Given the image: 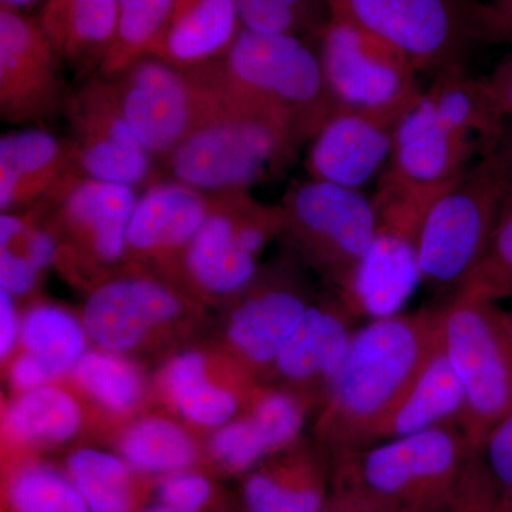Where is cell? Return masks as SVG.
<instances>
[{"instance_id": "1", "label": "cell", "mask_w": 512, "mask_h": 512, "mask_svg": "<svg viewBox=\"0 0 512 512\" xmlns=\"http://www.w3.org/2000/svg\"><path fill=\"white\" fill-rule=\"evenodd\" d=\"M441 319V305L434 303L356 329L316 421L320 444L332 456L369 446L436 346Z\"/></svg>"}, {"instance_id": "2", "label": "cell", "mask_w": 512, "mask_h": 512, "mask_svg": "<svg viewBox=\"0 0 512 512\" xmlns=\"http://www.w3.org/2000/svg\"><path fill=\"white\" fill-rule=\"evenodd\" d=\"M217 86L224 93L220 109L165 158L161 175L165 170V178L205 194L251 190L266 174L284 168L305 138L286 111Z\"/></svg>"}, {"instance_id": "3", "label": "cell", "mask_w": 512, "mask_h": 512, "mask_svg": "<svg viewBox=\"0 0 512 512\" xmlns=\"http://www.w3.org/2000/svg\"><path fill=\"white\" fill-rule=\"evenodd\" d=\"M512 185V137L458 175L433 201L419 245L420 285L436 305L461 292L483 258Z\"/></svg>"}, {"instance_id": "4", "label": "cell", "mask_w": 512, "mask_h": 512, "mask_svg": "<svg viewBox=\"0 0 512 512\" xmlns=\"http://www.w3.org/2000/svg\"><path fill=\"white\" fill-rule=\"evenodd\" d=\"M200 67L225 89L286 111L305 141H311L340 107L318 50L303 36L242 28L221 59Z\"/></svg>"}, {"instance_id": "5", "label": "cell", "mask_w": 512, "mask_h": 512, "mask_svg": "<svg viewBox=\"0 0 512 512\" xmlns=\"http://www.w3.org/2000/svg\"><path fill=\"white\" fill-rule=\"evenodd\" d=\"M457 424L335 454V477L403 512H441L473 456Z\"/></svg>"}, {"instance_id": "6", "label": "cell", "mask_w": 512, "mask_h": 512, "mask_svg": "<svg viewBox=\"0 0 512 512\" xmlns=\"http://www.w3.org/2000/svg\"><path fill=\"white\" fill-rule=\"evenodd\" d=\"M360 26L402 50L417 73L437 76L463 67L480 40H504L493 6L473 0H326Z\"/></svg>"}, {"instance_id": "7", "label": "cell", "mask_w": 512, "mask_h": 512, "mask_svg": "<svg viewBox=\"0 0 512 512\" xmlns=\"http://www.w3.org/2000/svg\"><path fill=\"white\" fill-rule=\"evenodd\" d=\"M441 313L444 348L466 400L460 427L477 453L512 410V335L498 303L467 292L441 303Z\"/></svg>"}, {"instance_id": "8", "label": "cell", "mask_w": 512, "mask_h": 512, "mask_svg": "<svg viewBox=\"0 0 512 512\" xmlns=\"http://www.w3.org/2000/svg\"><path fill=\"white\" fill-rule=\"evenodd\" d=\"M447 185L416 187L380 175L372 197L375 235L353 285L340 296L357 319L402 312L412 298L420 285L421 229L431 204Z\"/></svg>"}, {"instance_id": "9", "label": "cell", "mask_w": 512, "mask_h": 512, "mask_svg": "<svg viewBox=\"0 0 512 512\" xmlns=\"http://www.w3.org/2000/svg\"><path fill=\"white\" fill-rule=\"evenodd\" d=\"M101 76L117 106L158 165L220 109L224 93L201 67L183 69L156 56H141L117 73Z\"/></svg>"}, {"instance_id": "10", "label": "cell", "mask_w": 512, "mask_h": 512, "mask_svg": "<svg viewBox=\"0 0 512 512\" xmlns=\"http://www.w3.org/2000/svg\"><path fill=\"white\" fill-rule=\"evenodd\" d=\"M293 244L339 296L355 281L375 235L372 198L326 181H302L281 204Z\"/></svg>"}, {"instance_id": "11", "label": "cell", "mask_w": 512, "mask_h": 512, "mask_svg": "<svg viewBox=\"0 0 512 512\" xmlns=\"http://www.w3.org/2000/svg\"><path fill=\"white\" fill-rule=\"evenodd\" d=\"M318 53L340 107L407 110L421 96L417 70L402 50L373 35L342 10L328 6Z\"/></svg>"}, {"instance_id": "12", "label": "cell", "mask_w": 512, "mask_h": 512, "mask_svg": "<svg viewBox=\"0 0 512 512\" xmlns=\"http://www.w3.org/2000/svg\"><path fill=\"white\" fill-rule=\"evenodd\" d=\"M210 195V210L185 252L195 285L215 295L242 291L258 274L259 252L284 229L281 204H262L249 190Z\"/></svg>"}, {"instance_id": "13", "label": "cell", "mask_w": 512, "mask_h": 512, "mask_svg": "<svg viewBox=\"0 0 512 512\" xmlns=\"http://www.w3.org/2000/svg\"><path fill=\"white\" fill-rule=\"evenodd\" d=\"M67 64L37 18L0 8V117L37 124L66 116L74 90Z\"/></svg>"}, {"instance_id": "14", "label": "cell", "mask_w": 512, "mask_h": 512, "mask_svg": "<svg viewBox=\"0 0 512 512\" xmlns=\"http://www.w3.org/2000/svg\"><path fill=\"white\" fill-rule=\"evenodd\" d=\"M67 121L77 163L86 178L146 190L161 180L160 165L140 143L100 73L74 90Z\"/></svg>"}, {"instance_id": "15", "label": "cell", "mask_w": 512, "mask_h": 512, "mask_svg": "<svg viewBox=\"0 0 512 512\" xmlns=\"http://www.w3.org/2000/svg\"><path fill=\"white\" fill-rule=\"evenodd\" d=\"M407 110L339 107L311 140V178L360 190L389 163L394 131Z\"/></svg>"}, {"instance_id": "16", "label": "cell", "mask_w": 512, "mask_h": 512, "mask_svg": "<svg viewBox=\"0 0 512 512\" xmlns=\"http://www.w3.org/2000/svg\"><path fill=\"white\" fill-rule=\"evenodd\" d=\"M356 316L336 295L312 303L286 340L271 369L286 384V392L298 397L308 409L326 402L333 380L355 335Z\"/></svg>"}, {"instance_id": "17", "label": "cell", "mask_w": 512, "mask_h": 512, "mask_svg": "<svg viewBox=\"0 0 512 512\" xmlns=\"http://www.w3.org/2000/svg\"><path fill=\"white\" fill-rule=\"evenodd\" d=\"M86 178L70 138L30 127L0 138V210L36 208L57 200Z\"/></svg>"}, {"instance_id": "18", "label": "cell", "mask_w": 512, "mask_h": 512, "mask_svg": "<svg viewBox=\"0 0 512 512\" xmlns=\"http://www.w3.org/2000/svg\"><path fill=\"white\" fill-rule=\"evenodd\" d=\"M484 154L476 141L440 119L423 92L397 124L382 177L416 187H443Z\"/></svg>"}, {"instance_id": "19", "label": "cell", "mask_w": 512, "mask_h": 512, "mask_svg": "<svg viewBox=\"0 0 512 512\" xmlns=\"http://www.w3.org/2000/svg\"><path fill=\"white\" fill-rule=\"evenodd\" d=\"M136 188L80 178L53 208L55 228L63 231L74 251L97 265H111L126 255L128 222L138 200Z\"/></svg>"}, {"instance_id": "20", "label": "cell", "mask_w": 512, "mask_h": 512, "mask_svg": "<svg viewBox=\"0 0 512 512\" xmlns=\"http://www.w3.org/2000/svg\"><path fill=\"white\" fill-rule=\"evenodd\" d=\"M180 311V299L167 285L147 276H124L94 289L84 306L83 326L101 350L117 353L133 348Z\"/></svg>"}, {"instance_id": "21", "label": "cell", "mask_w": 512, "mask_h": 512, "mask_svg": "<svg viewBox=\"0 0 512 512\" xmlns=\"http://www.w3.org/2000/svg\"><path fill=\"white\" fill-rule=\"evenodd\" d=\"M228 326L232 346L255 369H271L312 303L286 271L255 275Z\"/></svg>"}, {"instance_id": "22", "label": "cell", "mask_w": 512, "mask_h": 512, "mask_svg": "<svg viewBox=\"0 0 512 512\" xmlns=\"http://www.w3.org/2000/svg\"><path fill=\"white\" fill-rule=\"evenodd\" d=\"M210 210V195L161 178L138 197L128 222L126 254L154 261L183 256Z\"/></svg>"}, {"instance_id": "23", "label": "cell", "mask_w": 512, "mask_h": 512, "mask_svg": "<svg viewBox=\"0 0 512 512\" xmlns=\"http://www.w3.org/2000/svg\"><path fill=\"white\" fill-rule=\"evenodd\" d=\"M464 409L463 387L440 335L412 386L377 426L369 446L437 427L460 426Z\"/></svg>"}, {"instance_id": "24", "label": "cell", "mask_w": 512, "mask_h": 512, "mask_svg": "<svg viewBox=\"0 0 512 512\" xmlns=\"http://www.w3.org/2000/svg\"><path fill=\"white\" fill-rule=\"evenodd\" d=\"M320 448L299 443L269 457L245 481L247 512H322L328 500L326 464Z\"/></svg>"}, {"instance_id": "25", "label": "cell", "mask_w": 512, "mask_h": 512, "mask_svg": "<svg viewBox=\"0 0 512 512\" xmlns=\"http://www.w3.org/2000/svg\"><path fill=\"white\" fill-rule=\"evenodd\" d=\"M37 20L67 67L87 80L100 72L113 45L117 0H46Z\"/></svg>"}, {"instance_id": "26", "label": "cell", "mask_w": 512, "mask_h": 512, "mask_svg": "<svg viewBox=\"0 0 512 512\" xmlns=\"http://www.w3.org/2000/svg\"><path fill=\"white\" fill-rule=\"evenodd\" d=\"M241 29L235 0H175L164 35L151 56L195 69L221 59Z\"/></svg>"}, {"instance_id": "27", "label": "cell", "mask_w": 512, "mask_h": 512, "mask_svg": "<svg viewBox=\"0 0 512 512\" xmlns=\"http://www.w3.org/2000/svg\"><path fill=\"white\" fill-rule=\"evenodd\" d=\"M424 97L441 120L476 141L484 153L494 150L507 137L505 116L485 77L470 76L464 67L446 70L433 77Z\"/></svg>"}, {"instance_id": "28", "label": "cell", "mask_w": 512, "mask_h": 512, "mask_svg": "<svg viewBox=\"0 0 512 512\" xmlns=\"http://www.w3.org/2000/svg\"><path fill=\"white\" fill-rule=\"evenodd\" d=\"M164 382L178 412L201 426H224L237 413V396L208 379L207 365L200 353L175 357L165 369Z\"/></svg>"}, {"instance_id": "29", "label": "cell", "mask_w": 512, "mask_h": 512, "mask_svg": "<svg viewBox=\"0 0 512 512\" xmlns=\"http://www.w3.org/2000/svg\"><path fill=\"white\" fill-rule=\"evenodd\" d=\"M79 426L80 410L73 397L49 384L23 392L6 410V429L20 443H63Z\"/></svg>"}, {"instance_id": "30", "label": "cell", "mask_w": 512, "mask_h": 512, "mask_svg": "<svg viewBox=\"0 0 512 512\" xmlns=\"http://www.w3.org/2000/svg\"><path fill=\"white\" fill-rule=\"evenodd\" d=\"M131 468L123 457L80 448L67 460V476L90 512H133Z\"/></svg>"}, {"instance_id": "31", "label": "cell", "mask_w": 512, "mask_h": 512, "mask_svg": "<svg viewBox=\"0 0 512 512\" xmlns=\"http://www.w3.org/2000/svg\"><path fill=\"white\" fill-rule=\"evenodd\" d=\"M120 454L133 470L167 476L191 466L195 447L178 424L147 417L131 424L121 436Z\"/></svg>"}, {"instance_id": "32", "label": "cell", "mask_w": 512, "mask_h": 512, "mask_svg": "<svg viewBox=\"0 0 512 512\" xmlns=\"http://www.w3.org/2000/svg\"><path fill=\"white\" fill-rule=\"evenodd\" d=\"M84 326L63 309L37 306L20 322L19 339L25 352L39 357L53 377L74 370L86 353Z\"/></svg>"}, {"instance_id": "33", "label": "cell", "mask_w": 512, "mask_h": 512, "mask_svg": "<svg viewBox=\"0 0 512 512\" xmlns=\"http://www.w3.org/2000/svg\"><path fill=\"white\" fill-rule=\"evenodd\" d=\"M175 0H117L116 35L100 74L117 73L151 55L164 35Z\"/></svg>"}, {"instance_id": "34", "label": "cell", "mask_w": 512, "mask_h": 512, "mask_svg": "<svg viewBox=\"0 0 512 512\" xmlns=\"http://www.w3.org/2000/svg\"><path fill=\"white\" fill-rule=\"evenodd\" d=\"M77 383L97 402L113 412H126L140 400V372L117 353L86 352L74 367Z\"/></svg>"}, {"instance_id": "35", "label": "cell", "mask_w": 512, "mask_h": 512, "mask_svg": "<svg viewBox=\"0 0 512 512\" xmlns=\"http://www.w3.org/2000/svg\"><path fill=\"white\" fill-rule=\"evenodd\" d=\"M13 512H90L69 476L52 467L28 466L9 485Z\"/></svg>"}, {"instance_id": "36", "label": "cell", "mask_w": 512, "mask_h": 512, "mask_svg": "<svg viewBox=\"0 0 512 512\" xmlns=\"http://www.w3.org/2000/svg\"><path fill=\"white\" fill-rule=\"evenodd\" d=\"M242 28L303 36L318 33L328 20L326 0H235Z\"/></svg>"}, {"instance_id": "37", "label": "cell", "mask_w": 512, "mask_h": 512, "mask_svg": "<svg viewBox=\"0 0 512 512\" xmlns=\"http://www.w3.org/2000/svg\"><path fill=\"white\" fill-rule=\"evenodd\" d=\"M461 292L495 303L512 299V192L483 258Z\"/></svg>"}, {"instance_id": "38", "label": "cell", "mask_w": 512, "mask_h": 512, "mask_svg": "<svg viewBox=\"0 0 512 512\" xmlns=\"http://www.w3.org/2000/svg\"><path fill=\"white\" fill-rule=\"evenodd\" d=\"M215 458L234 471L249 470L281 451L261 423L249 412L244 419L221 426L211 440ZM284 450V448H282Z\"/></svg>"}, {"instance_id": "39", "label": "cell", "mask_w": 512, "mask_h": 512, "mask_svg": "<svg viewBox=\"0 0 512 512\" xmlns=\"http://www.w3.org/2000/svg\"><path fill=\"white\" fill-rule=\"evenodd\" d=\"M477 453L495 485L501 512H512V410L485 436Z\"/></svg>"}, {"instance_id": "40", "label": "cell", "mask_w": 512, "mask_h": 512, "mask_svg": "<svg viewBox=\"0 0 512 512\" xmlns=\"http://www.w3.org/2000/svg\"><path fill=\"white\" fill-rule=\"evenodd\" d=\"M441 512H501L497 490L478 453L468 460L456 490Z\"/></svg>"}, {"instance_id": "41", "label": "cell", "mask_w": 512, "mask_h": 512, "mask_svg": "<svg viewBox=\"0 0 512 512\" xmlns=\"http://www.w3.org/2000/svg\"><path fill=\"white\" fill-rule=\"evenodd\" d=\"M157 493L160 503L187 512H201L210 500L212 488L207 478L183 470L167 474Z\"/></svg>"}, {"instance_id": "42", "label": "cell", "mask_w": 512, "mask_h": 512, "mask_svg": "<svg viewBox=\"0 0 512 512\" xmlns=\"http://www.w3.org/2000/svg\"><path fill=\"white\" fill-rule=\"evenodd\" d=\"M322 512H403L360 485L335 477V487Z\"/></svg>"}, {"instance_id": "43", "label": "cell", "mask_w": 512, "mask_h": 512, "mask_svg": "<svg viewBox=\"0 0 512 512\" xmlns=\"http://www.w3.org/2000/svg\"><path fill=\"white\" fill-rule=\"evenodd\" d=\"M39 269L26 256L10 249H0V284L2 291L22 296L35 286Z\"/></svg>"}, {"instance_id": "44", "label": "cell", "mask_w": 512, "mask_h": 512, "mask_svg": "<svg viewBox=\"0 0 512 512\" xmlns=\"http://www.w3.org/2000/svg\"><path fill=\"white\" fill-rule=\"evenodd\" d=\"M10 379L18 389L23 392L45 386L50 379H53L49 367L39 357L25 352L13 362L10 369Z\"/></svg>"}, {"instance_id": "45", "label": "cell", "mask_w": 512, "mask_h": 512, "mask_svg": "<svg viewBox=\"0 0 512 512\" xmlns=\"http://www.w3.org/2000/svg\"><path fill=\"white\" fill-rule=\"evenodd\" d=\"M20 322L16 313L13 296L0 292V355L8 356L19 339Z\"/></svg>"}, {"instance_id": "46", "label": "cell", "mask_w": 512, "mask_h": 512, "mask_svg": "<svg viewBox=\"0 0 512 512\" xmlns=\"http://www.w3.org/2000/svg\"><path fill=\"white\" fill-rule=\"evenodd\" d=\"M485 80L504 116H512V56L498 64Z\"/></svg>"}, {"instance_id": "47", "label": "cell", "mask_w": 512, "mask_h": 512, "mask_svg": "<svg viewBox=\"0 0 512 512\" xmlns=\"http://www.w3.org/2000/svg\"><path fill=\"white\" fill-rule=\"evenodd\" d=\"M501 25L507 33L508 39L512 37V0H495L493 5Z\"/></svg>"}, {"instance_id": "48", "label": "cell", "mask_w": 512, "mask_h": 512, "mask_svg": "<svg viewBox=\"0 0 512 512\" xmlns=\"http://www.w3.org/2000/svg\"><path fill=\"white\" fill-rule=\"evenodd\" d=\"M40 2L45 3L46 0H0V8L25 12L26 9L32 8Z\"/></svg>"}, {"instance_id": "49", "label": "cell", "mask_w": 512, "mask_h": 512, "mask_svg": "<svg viewBox=\"0 0 512 512\" xmlns=\"http://www.w3.org/2000/svg\"><path fill=\"white\" fill-rule=\"evenodd\" d=\"M144 512H187L183 510H178V508L171 507V505H167L164 503H157L148 507Z\"/></svg>"}, {"instance_id": "50", "label": "cell", "mask_w": 512, "mask_h": 512, "mask_svg": "<svg viewBox=\"0 0 512 512\" xmlns=\"http://www.w3.org/2000/svg\"><path fill=\"white\" fill-rule=\"evenodd\" d=\"M505 322H507L508 329H510L512 335V311H507L504 309Z\"/></svg>"}, {"instance_id": "51", "label": "cell", "mask_w": 512, "mask_h": 512, "mask_svg": "<svg viewBox=\"0 0 512 512\" xmlns=\"http://www.w3.org/2000/svg\"><path fill=\"white\" fill-rule=\"evenodd\" d=\"M511 192H512V185H511Z\"/></svg>"}]
</instances>
